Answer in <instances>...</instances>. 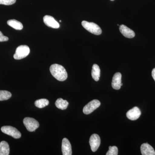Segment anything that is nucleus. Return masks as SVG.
I'll list each match as a JSON object with an SVG mask.
<instances>
[{
  "instance_id": "412c9836",
  "label": "nucleus",
  "mask_w": 155,
  "mask_h": 155,
  "mask_svg": "<svg viewBox=\"0 0 155 155\" xmlns=\"http://www.w3.org/2000/svg\"><path fill=\"white\" fill-rule=\"evenodd\" d=\"M16 2V0H0V5H11Z\"/></svg>"
},
{
  "instance_id": "dca6fc26",
  "label": "nucleus",
  "mask_w": 155,
  "mask_h": 155,
  "mask_svg": "<svg viewBox=\"0 0 155 155\" xmlns=\"http://www.w3.org/2000/svg\"><path fill=\"white\" fill-rule=\"evenodd\" d=\"M8 25L16 30H22L23 28L22 23L15 19H11L7 22Z\"/></svg>"
},
{
  "instance_id": "423d86ee",
  "label": "nucleus",
  "mask_w": 155,
  "mask_h": 155,
  "mask_svg": "<svg viewBox=\"0 0 155 155\" xmlns=\"http://www.w3.org/2000/svg\"><path fill=\"white\" fill-rule=\"evenodd\" d=\"M101 105V102L97 100H94L88 103L83 108L84 114L88 115L92 113Z\"/></svg>"
},
{
  "instance_id": "39448f33",
  "label": "nucleus",
  "mask_w": 155,
  "mask_h": 155,
  "mask_svg": "<svg viewBox=\"0 0 155 155\" xmlns=\"http://www.w3.org/2000/svg\"><path fill=\"white\" fill-rule=\"evenodd\" d=\"M1 130L3 133L8 134L15 139H19L21 137V134L19 130L15 127L11 126H5L2 127Z\"/></svg>"
},
{
  "instance_id": "aec40b11",
  "label": "nucleus",
  "mask_w": 155,
  "mask_h": 155,
  "mask_svg": "<svg viewBox=\"0 0 155 155\" xmlns=\"http://www.w3.org/2000/svg\"><path fill=\"white\" fill-rule=\"evenodd\" d=\"M118 154V148L116 146L109 147V150L106 153L107 155H117Z\"/></svg>"
},
{
  "instance_id": "4468645a",
  "label": "nucleus",
  "mask_w": 155,
  "mask_h": 155,
  "mask_svg": "<svg viewBox=\"0 0 155 155\" xmlns=\"http://www.w3.org/2000/svg\"><path fill=\"white\" fill-rule=\"evenodd\" d=\"M101 75V70L98 65L96 64H94L91 71V75L95 81H98Z\"/></svg>"
},
{
  "instance_id": "6ab92c4d",
  "label": "nucleus",
  "mask_w": 155,
  "mask_h": 155,
  "mask_svg": "<svg viewBox=\"0 0 155 155\" xmlns=\"http://www.w3.org/2000/svg\"><path fill=\"white\" fill-rule=\"evenodd\" d=\"M12 96L11 93L7 91H0V101L9 99Z\"/></svg>"
},
{
  "instance_id": "7ed1b4c3",
  "label": "nucleus",
  "mask_w": 155,
  "mask_h": 155,
  "mask_svg": "<svg viewBox=\"0 0 155 155\" xmlns=\"http://www.w3.org/2000/svg\"><path fill=\"white\" fill-rule=\"evenodd\" d=\"M30 53V49L27 45H20L16 49L14 58L15 60H21L26 58Z\"/></svg>"
},
{
  "instance_id": "b1692460",
  "label": "nucleus",
  "mask_w": 155,
  "mask_h": 155,
  "mask_svg": "<svg viewBox=\"0 0 155 155\" xmlns=\"http://www.w3.org/2000/svg\"><path fill=\"white\" fill-rule=\"evenodd\" d=\"M111 1H114V0H111Z\"/></svg>"
},
{
  "instance_id": "5701e85b",
  "label": "nucleus",
  "mask_w": 155,
  "mask_h": 155,
  "mask_svg": "<svg viewBox=\"0 0 155 155\" xmlns=\"http://www.w3.org/2000/svg\"><path fill=\"white\" fill-rule=\"evenodd\" d=\"M152 75L153 78L155 81V68L153 69L152 72Z\"/></svg>"
},
{
  "instance_id": "9d476101",
  "label": "nucleus",
  "mask_w": 155,
  "mask_h": 155,
  "mask_svg": "<svg viewBox=\"0 0 155 155\" xmlns=\"http://www.w3.org/2000/svg\"><path fill=\"white\" fill-rule=\"evenodd\" d=\"M141 111L137 107H134L127 111L126 116L128 119L131 120H135L138 119L141 115Z\"/></svg>"
},
{
  "instance_id": "f8f14e48",
  "label": "nucleus",
  "mask_w": 155,
  "mask_h": 155,
  "mask_svg": "<svg viewBox=\"0 0 155 155\" xmlns=\"http://www.w3.org/2000/svg\"><path fill=\"white\" fill-rule=\"evenodd\" d=\"M119 30L123 36L127 38H133L135 36V33L133 30L128 28L126 25H122L119 26Z\"/></svg>"
},
{
  "instance_id": "f3484780",
  "label": "nucleus",
  "mask_w": 155,
  "mask_h": 155,
  "mask_svg": "<svg viewBox=\"0 0 155 155\" xmlns=\"http://www.w3.org/2000/svg\"><path fill=\"white\" fill-rule=\"evenodd\" d=\"M55 105L57 108L61 110H66L69 105V103L66 100H64L62 98H58L56 101Z\"/></svg>"
},
{
  "instance_id": "4be33fe9",
  "label": "nucleus",
  "mask_w": 155,
  "mask_h": 155,
  "mask_svg": "<svg viewBox=\"0 0 155 155\" xmlns=\"http://www.w3.org/2000/svg\"><path fill=\"white\" fill-rule=\"evenodd\" d=\"M8 38L3 35L2 33L0 31V42L8 41Z\"/></svg>"
},
{
  "instance_id": "1a4fd4ad",
  "label": "nucleus",
  "mask_w": 155,
  "mask_h": 155,
  "mask_svg": "<svg viewBox=\"0 0 155 155\" xmlns=\"http://www.w3.org/2000/svg\"><path fill=\"white\" fill-rule=\"evenodd\" d=\"M44 22L48 27L54 28H58L60 27L59 23L54 17L49 15H46L43 18Z\"/></svg>"
},
{
  "instance_id": "f03ea898",
  "label": "nucleus",
  "mask_w": 155,
  "mask_h": 155,
  "mask_svg": "<svg viewBox=\"0 0 155 155\" xmlns=\"http://www.w3.org/2000/svg\"><path fill=\"white\" fill-rule=\"evenodd\" d=\"M81 24L84 28L91 33L96 35H100L102 33L101 29L96 23L83 21Z\"/></svg>"
},
{
  "instance_id": "6e6552de",
  "label": "nucleus",
  "mask_w": 155,
  "mask_h": 155,
  "mask_svg": "<svg viewBox=\"0 0 155 155\" xmlns=\"http://www.w3.org/2000/svg\"><path fill=\"white\" fill-rule=\"evenodd\" d=\"M122 74L120 72H116L114 74L112 80V86L114 89L119 90L123 85L122 83Z\"/></svg>"
},
{
  "instance_id": "f257e3e1",
  "label": "nucleus",
  "mask_w": 155,
  "mask_h": 155,
  "mask_svg": "<svg viewBox=\"0 0 155 155\" xmlns=\"http://www.w3.org/2000/svg\"><path fill=\"white\" fill-rule=\"evenodd\" d=\"M50 70L52 75L59 81H64L67 79L68 75L67 71L61 65L53 64L50 67Z\"/></svg>"
},
{
  "instance_id": "0eeeda50",
  "label": "nucleus",
  "mask_w": 155,
  "mask_h": 155,
  "mask_svg": "<svg viewBox=\"0 0 155 155\" xmlns=\"http://www.w3.org/2000/svg\"><path fill=\"white\" fill-rule=\"evenodd\" d=\"M89 143L92 151L94 152L96 151L101 144V139L99 136L96 134H92L90 138Z\"/></svg>"
},
{
  "instance_id": "2eb2a0df",
  "label": "nucleus",
  "mask_w": 155,
  "mask_h": 155,
  "mask_svg": "<svg viewBox=\"0 0 155 155\" xmlns=\"http://www.w3.org/2000/svg\"><path fill=\"white\" fill-rule=\"evenodd\" d=\"M10 147L7 142L2 141L0 143V155H8Z\"/></svg>"
},
{
  "instance_id": "a211bd4d",
  "label": "nucleus",
  "mask_w": 155,
  "mask_h": 155,
  "mask_svg": "<svg viewBox=\"0 0 155 155\" xmlns=\"http://www.w3.org/2000/svg\"><path fill=\"white\" fill-rule=\"evenodd\" d=\"M48 100L46 99H41L35 101V104L38 108H43L47 106L49 104Z\"/></svg>"
},
{
  "instance_id": "20e7f679",
  "label": "nucleus",
  "mask_w": 155,
  "mask_h": 155,
  "mask_svg": "<svg viewBox=\"0 0 155 155\" xmlns=\"http://www.w3.org/2000/svg\"><path fill=\"white\" fill-rule=\"evenodd\" d=\"M23 124L27 130L30 132L35 131L39 126V124L37 120L29 117H26L23 119Z\"/></svg>"
},
{
  "instance_id": "ddd939ff",
  "label": "nucleus",
  "mask_w": 155,
  "mask_h": 155,
  "mask_svg": "<svg viewBox=\"0 0 155 155\" xmlns=\"http://www.w3.org/2000/svg\"><path fill=\"white\" fill-rule=\"evenodd\" d=\"M140 150L143 155H155L153 148L147 143H144L141 145Z\"/></svg>"
},
{
  "instance_id": "9b49d317",
  "label": "nucleus",
  "mask_w": 155,
  "mask_h": 155,
  "mask_svg": "<svg viewBox=\"0 0 155 155\" xmlns=\"http://www.w3.org/2000/svg\"><path fill=\"white\" fill-rule=\"evenodd\" d=\"M62 151L63 155L72 154V147L70 142L67 138H64L62 140Z\"/></svg>"
}]
</instances>
